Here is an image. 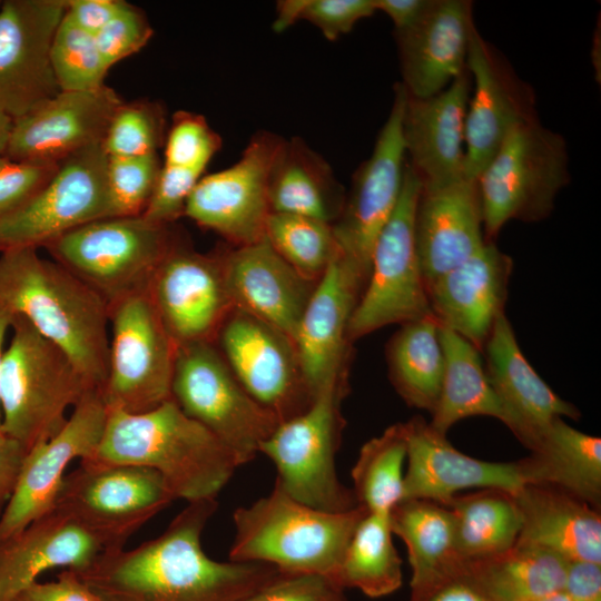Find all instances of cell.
<instances>
[{
  "label": "cell",
  "instance_id": "obj_6",
  "mask_svg": "<svg viewBox=\"0 0 601 601\" xmlns=\"http://www.w3.org/2000/svg\"><path fill=\"white\" fill-rule=\"evenodd\" d=\"M568 162L564 138L539 119L514 127L476 179L485 242L511 220L549 217L570 181Z\"/></svg>",
  "mask_w": 601,
  "mask_h": 601
},
{
  "label": "cell",
  "instance_id": "obj_9",
  "mask_svg": "<svg viewBox=\"0 0 601 601\" xmlns=\"http://www.w3.org/2000/svg\"><path fill=\"white\" fill-rule=\"evenodd\" d=\"M171 398L231 450L242 465L255 459L280 423L247 393L213 342L177 347Z\"/></svg>",
  "mask_w": 601,
  "mask_h": 601
},
{
  "label": "cell",
  "instance_id": "obj_26",
  "mask_svg": "<svg viewBox=\"0 0 601 601\" xmlns=\"http://www.w3.org/2000/svg\"><path fill=\"white\" fill-rule=\"evenodd\" d=\"M219 254L234 309L265 322L293 341L318 280L300 275L266 237Z\"/></svg>",
  "mask_w": 601,
  "mask_h": 601
},
{
  "label": "cell",
  "instance_id": "obj_4",
  "mask_svg": "<svg viewBox=\"0 0 601 601\" xmlns=\"http://www.w3.org/2000/svg\"><path fill=\"white\" fill-rule=\"evenodd\" d=\"M368 511L328 512L303 504L274 485L233 514L229 561L258 562L286 573H318L335 581L345 550Z\"/></svg>",
  "mask_w": 601,
  "mask_h": 601
},
{
  "label": "cell",
  "instance_id": "obj_34",
  "mask_svg": "<svg viewBox=\"0 0 601 601\" xmlns=\"http://www.w3.org/2000/svg\"><path fill=\"white\" fill-rule=\"evenodd\" d=\"M272 213L318 219L333 225L346 194L329 165L300 138L285 140L269 177Z\"/></svg>",
  "mask_w": 601,
  "mask_h": 601
},
{
  "label": "cell",
  "instance_id": "obj_56",
  "mask_svg": "<svg viewBox=\"0 0 601 601\" xmlns=\"http://www.w3.org/2000/svg\"><path fill=\"white\" fill-rule=\"evenodd\" d=\"M431 3L432 0H374L376 11L387 14L394 22L395 30H402L415 23Z\"/></svg>",
  "mask_w": 601,
  "mask_h": 601
},
{
  "label": "cell",
  "instance_id": "obj_60",
  "mask_svg": "<svg viewBox=\"0 0 601 601\" xmlns=\"http://www.w3.org/2000/svg\"><path fill=\"white\" fill-rule=\"evenodd\" d=\"M1 3V2H0Z\"/></svg>",
  "mask_w": 601,
  "mask_h": 601
},
{
  "label": "cell",
  "instance_id": "obj_33",
  "mask_svg": "<svg viewBox=\"0 0 601 601\" xmlns=\"http://www.w3.org/2000/svg\"><path fill=\"white\" fill-rule=\"evenodd\" d=\"M522 459L528 484L560 489L600 510L601 440L555 418Z\"/></svg>",
  "mask_w": 601,
  "mask_h": 601
},
{
  "label": "cell",
  "instance_id": "obj_51",
  "mask_svg": "<svg viewBox=\"0 0 601 601\" xmlns=\"http://www.w3.org/2000/svg\"><path fill=\"white\" fill-rule=\"evenodd\" d=\"M14 601H102L71 569L62 570L56 581H36L23 589Z\"/></svg>",
  "mask_w": 601,
  "mask_h": 601
},
{
  "label": "cell",
  "instance_id": "obj_21",
  "mask_svg": "<svg viewBox=\"0 0 601 601\" xmlns=\"http://www.w3.org/2000/svg\"><path fill=\"white\" fill-rule=\"evenodd\" d=\"M147 292L177 346L215 343L234 311L220 254H201L179 242L157 267Z\"/></svg>",
  "mask_w": 601,
  "mask_h": 601
},
{
  "label": "cell",
  "instance_id": "obj_7",
  "mask_svg": "<svg viewBox=\"0 0 601 601\" xmlns=\"http://www.w3.org/2000/svg\"><path fill=\"white\" fill-rule=\"evenodd\" d=\"M176 242L170 226L140 215L87 223L43 248L109 305L147 289Z\"/></svg>",
  "mask_w": 601,
  "mask_h": 601
},
{
  "label": "cell",
  "instance_id": "obj_32",
  "mask_svg": "<svg viewBox=\"0 0 601 601\" xmlns=\"http://www.w3.org/2000/svg\"><path fill=\"white\" fill-rule=\"evenodd\" d=\"M393 534L407 549L412 568L410 601H420L442 582L462 574L452 511L428 500H403L390 513Z\"/></svg>",
  "mask_w": 601,
  "mask_h": 601
},
{
  "label": "cell",
  "instance_id": "obj_37",
  "mask_svg": "<svg viewBox=\"0 0 601 601\" xmlns=\"http://www.w3.org/2000/svg\"><path fill=\"white\" fill-rule=\"evenodd\" d=\"M388 376L411 407L433 412L441 392L444 353L434 317L402 324L386 346Z\"/></svg>",
  "mask_w": 601,
  "mask_h": 601
},
{
  "label": "cell",
  "instance_id": "obj_42",
  "mask_svg": "<svg viewBox=\"0 0 601 601\" xmlns=\"http://www.w3.org/2000/svg\"><path fill=\"white\" fill-rule=\"evenodd\" d=\"M51 65L60 91H85L105 86L108 72L95 36L65 16L51 46Z\"/></svg>",
  "mask_w": 601,
  "mask_h": 601
},
{
  "label": "cell",
  "instance_id": "obj_8",
  "mask_svg": "<svg viewBox=\"0 0 601 601\" xmlns=\"http://www.w3.org/2000/svg\"><path fill=\"white\" fill-rule=\"evenodd\" d=\"M347 384L322 390L303 413L283 421L259 446L277 470L274 483L308 506L345 512L359 505L337 476L335 457L345 422L341 413Z\"/></svg>",
  "mask_w": 601,
  "mask_h": 601
},
{
  "label": "cell",
  "instance_id": "obj_2",
  "mask_svg": "<svg viewBox=\"0 0 601 601\" xmlns=\"http://www.w3.org/2000/svg\"><path fill=\"white\" fill-rule=\"evenodd\" d=\"M0 305L58 346L96 390L108 376V304L63 266L20 247L1 252Z\"/></svg>",
  "mask_w": 601,
  "mask_h": 601
},
{
  "label": "cell",
  "instance_id": "obj_36",
  "mask_svg": "<svg viewBox=\"0 0 601 601\" xmlns=\"http://www.w3.org/2000/svg\"><path fill=\"white\" fill-rule=\"evenodd\" d=\"M566 563L546 550L515 544L501 554L465 561L464 574L491 601H532L563 590Z\"/></svg>",
  "mask_w": 601,
  "mask_h": 601
},
{
  "label": "cell",
  "instance_id": "obj_50",
  "mask_svg": "<svg viewBox=\"0 0 601 601\" xmlns=\"http://www.w3.org/2000/svg\"><path fill=\"white\" fill-rule=\"evenodd\" d=\"M59 165L18 161L0 155V217L35 196L53 177Z\"/></svg>",
  "mask_w": 601,
  "mask_h": 601
},
{
  "label": "cell",
  "instance_id": "obj_59",
  "mask_svg": "<svg viewBox=\"0 0 601 601\" xmlns=\"http://www.w3.org/2000/svg\"><path fill=\"white\" fill-rule=\"evenodd\" d=\"M532 601H573L563 590L558 591L542 598L532 600Z\"/></svg>",
  "mask_w": 601,
  "mask_h": 601
},
{
  "label": "cell",
  "instance_id": "obj_3",
  "mask_svg": "<svg viewBox=\"0 0 601 601\" xmlns=\"http://www.w3.org/2000/svg\"><path fill=\"white\" fill-rule=\"evenodd\" d=\"M85 460L151 469L175 500L187 503L217 497L242 466L231 450L173 398L142 413L108 408L101 440Z\"/></svg>",
  "mask_w": 601,
  "mask_h": 601
},
{
  "label": "cell",
  "instance_id": "obj_53",
  "mask_svg": "<svg viewBox=\"0 0 601 601\" xmlns=\"http://www.w3.org/2000/svg\"><path fill=\"white\" fill-rule=\"evenodd\" d=\"M563 591L573 601H601V563L568 562Z\"/></svg>",
  "mask_w": 601,
  "mask_h": 601
},
{
  "label": "cell",
  "instance_id": "obj_48",
  "mask_svg": "<svg viewBox=\"0 0 601 601\" xmlns=\"http://www.w3.org/2000/svg\"><path fill=\"white\" fill-rule=\"evenodd\" d=\"M203 173L199 169L162 165L141 216L152 223L170 226L184 216L186 203Z\"/></svg>",
  "mask_w": 601,
  "mask_h": 601
},
{
  "label": "cell",
  "instance_id": "obj_47",
  "mask_svg": "<svg viewBox=\"0 0 601 601\" xmlns=\"http://www.w3.org/2000/svg\"><path fill=\"white\" fill-rule=\"evenodd\" d=\"M243 601H348L345 589L318 573L278 572Z\"/></svg>",
  "mask_w": 601,
  "mask_h": 601
},
{
  "label": "cell",
  "instance_id": "obj_43",
  "mask_svg": "<svg viewBox=\"0 0 601 601\" xmlns=\"http://www.w3.org/2000/svg\"><path fill=\"white\" fill-rule=\"evenodd\" d=\"M160 169L157 152L140 157H108L106 181L110 217L142 215Z\"/></svg>",
  "mask_w": 601,
  "mask_h": 601
},
{
  "label": "cell",
  "instance_id": "obj_27",
  "mask_svg": "<svg viewBox=\"0 0 601 601\" xmlns=\"http://www.w3.org/2000/svg\"><path fill=\"white\" fill-rule=\"evenodd\" d=\"M474 28L471 1L432 0L415 23L395 30L401 83L408 96L437 95L466 69Z\"/></svg>",
  "mask_w": 601,
  "mask_h": 601
},
{
  "label": "cell",
  "instance_id": "obj_44",
  "mask_svg": "<svg viewBox=\"0 0 601 601\" xmlns=\"http://www.w3.org/2000/svg\"><path fill=\"white\" fill-rule=\"evenodd\" d=\"M162 136V116L156 105L124 104L114 115L102 148L108 157H140L157 152Z\"/></svg>",
  "mask_w": 601,
  "mask_h": 601
},
{
  "label": "cell",
  "instance_id": "obj_35",
  "mask_svg": "<svg viewBox=\"0 0 601 601\" xmlns=\"http://www.w3.org/2000/svg\"><path fill=\"white\" fill-rule=\"evenodd\" d=\"M440 339L444 373L440 396L428 422L431 427L446 435L459 421L472 416L494 417L509 427V414L489 381L481 351L441 325Z\"/></svg>",
  "mask_w": 601,
  "mask_h": 601
},
{
  "label": "cell",
  "instance_id": "obj_15",
  "mask_svg": "<svg viewBox=\"0 0 601 601\" xmlns=\"http://www.w3.org/2000/svg\"><path fill=\"white\" fill-rule=\"evenodd\" d=\"M283 142V138L272 132H258L238 161L199 179L184 216L219 234L234 247L263 239L272 214L270 171Z\"/></svg>",
  "mask_w": 601,
  "mask_h": 601
},
{
  "label": "cell",
  "instance_id": "obj_12",
  "mask_svg": "<svg viewBox=\"0 0 601 601\" xmlns=\"http://www.w3.org/2000/svg\"><path fill=\"white\" fill-rule=\"evenodd\" d=\"M174 500L161 475L151 469L81 460L65 476L53 509L77 520L111 551L122 549Z\"/></svg>",
  "mask_w": 601,
  "mask_h": 601
},
{
  "label": "cell",
  "instance_id": "obj_58",
  "mask_svg": "<svg viewBox=\"0 0 601 601\" xmlns=\"http://www.w3.org/2000/svg\"><path fill=\"white\" fill-rule=\"evenodd\" d=\"M13 119L0 109V155H4L9 146Z\"/></svg>",
  "mask_w": 601,
  "mask_h": 601
},
{
  "label": "cell",
  "instance_id": "obj_31",
  "mask_svg": "<svg viewBox=\"0 0 601 601\" xmlns=\"http://www.w3.org/2000/svg\"><path fill=\"white\" fill-rule=\"evenodd\" d=\"M521 531L516 544L552 552L565 561L601 563V514L553 486L526 484L514 494Z\"/></svg>",
  "mask_w": 601,
  "mask_h": 601
},
{
  "label": "cell",
  "instance_id": "obj_20",
  "mask_svg": "<svg viewBox=\"0 0 601 601\" xmlns=\"http://www.w3.org/2000/svg\"><path fill=\"white\" fill-rule=\"evenodd\" d=\"M466 68L473 81L464 131V176L476 180L510 131L538 119L535 93L508 60L472 31Z\"/></svg>",
  "mask_w": 601,
  "mask_h": 601
},
{
  "label": "cell",
  "instance_id": "obj_13",
  "mask_svg": "<svg viewBox=\"0 0 601 601\" xmlns=\"http://www.w3.org/2000/svg\"><path fill=\"white\" fill-rule=\"evenodd\" d=\"M102 144L60 162L56 174L35 196L0 217V252L45 247L87 223L110 217Z\"/></svg>",
  "mask_w": 601,
  "mask_h": 601
},
{
  "label": "cell",
  "instance_id": "obj_25",
  "mask_svg": "<svg viewBox=\"0 0 601 601\" xmlns=\"http://www.w3.org/2000/svg\"><path fill=\"white\" fill-rule=\"evenodd\" d=\"M512 258L492 242L426 286L436 322L479 351L496 319L504 314Z\"/></svg>",
  "mask_w": 601,
  "mask_h": 601
},
{
  "label": "cell",
  "instance_id": "obj_1",
  "mask_svg": "<svg viewBox=\"0 0 601 601\" xmlns=\"http://www.w3.org/2000/svg\"><path fill=\"white\" fill-rule=\"evenodd\" d=\"M217 508L216 497L188 502L157 538L104 552L76 573L102 601H243L279 571L205 553L201 534Z\"/></svg>",
  "mask_w": 601,
  "mask_h": 601
},
{
  "label": "cell",
  "instance_id": "obj_55",
  "mask_svg": "<svg viewBox=\"0 0 601 601\" xmlns=\"http://www.w3.org/2000/svg\"><path fill=\"white\" fill-rule=\"evenodd\" d=\"M420 601H491L489 597L464 574L453 577L433 588Z\"/></svg>",
  "mask_w": 601,
  "mask_h": 601
},
{
  "label": "cell",
  "instance_id": "obj_18",
  "mask_svg": "<svg viewBox=\"0 0 601 601\" xmlns=\"http://www.w3.org/2000/svg\"><path fill=\"white\" fill-rule=\"evenodd\" d=\"M107 414L102 392L91 390L52 437L27 452L0 515V540L20 532L53 509L67 466L76 459L85 460L95 453Z\"/></svg>",
  "mask_w": 601,
  "mask_h": 601
},
{
  "label": "cell",
  "instance_id": "obj_29",
  "mask_svg": "<svg viewBox=\"0 0 601 601\" xmlns=\"http://www.w3.org/2000/svg\"><path fill=\"white\" fill-rule=\"evenodd\" d=\"M414 233L425 286L477 252L485 239L476 180L421 188Z\"/></svg>",
  "mask_w": 601,
  "mask_h": 601
},
{
  "label": "cell",
  "instance_id": "obj_11",
  "mask_svg": "<svg viewBox=\"0 0 601 601\" xmlns=\"http://www.w3.org/2000/svg\"><path fill=\"white\" fill-rule=\"evenodd\" d=\"M108 376L102 396L108 408L142 413L171 398L177 344L147 292L108 305Z\"/></svg>",
  "mask_w": 601,
  "mask_h": 601
},
{
  "label": "cell",
  "instance_id": "obj_38",
  "mask_svg": "<svg viewBox=\"0 0 601 601\" xmlns=\"http://www.w3.org/2000/svg\"><path fill=\"white\" fill-rule=\"evenodd\" d=\"M445 506L452 511L456 549L464 562L501 554L516 544L522 520L514 494L481 489L455 495Z\"/></svg>",
  "mask_w": 601,
  "mask_h": 601
},
{
  "label": "cell",
  "instance_id": "obj_23",
  "mask_svg": "<svg viewBox=\"0 0 601 601\" xmlns=\"http://www.w3.org/2000/svg\"><path fill=\"white\" fill-rule=\"evenodd\" d=\"M405 428L407 470L403 500H428L445 506L465 489H499L515 494L528 484L521 460L490 462L469 456L422 416L405 422Z\"/></svg>",
  "mask_w": 601,
  "mask_h": 601
},
{
  "label": "cell",
  "instance_id": "obj_19",
  "mask_svg": "<svg viewBox=\"0 0 601 601\" xmlns=\"http://www.w3.org/2000/svg\"><path fill=\"white\" fill-rule=\"evenodd\" d=\"M365 285V276L336 246L293 338L304 378L314 398L328 385L347 384L352 343L348 325Z\"/></svg>",
  "mask_w": 601,
  "mask_h": 601
},
{
  "label": "cell",
  "instance_id": "obj_22",
  "mask_svg": "<svg viewBox=\"0 0 601 601\" xmlns=\"http://www.w3.org/2000/svg\"><path fill=\"white\" fill-rule=\"evenodd\" d=\"M122 105L106 85L85 91H60L13 120L6 156L18 161L60 164L104 141L108 126Z\"/></svg>",
  "mask_w": 601,
  "mask_h": 601
},
{
  "label": "cell",
  "instance_id": "obj_41",
  "mask_svg": "<svg viewBox=\"0 0 601 601\" xmlns=\"http://www.w3.org/2000/svg\"><path fill=\"white\" fill-rule=\"evenodd\" d=\"M265 237L294 269L317 282L336 252L332 225L318 219L272 213Z\"/></svg>",
  "mask_w": 601,
  "mask_h": 601
},
{
  "label": "cell",
  "instance_id": "obj_10",
  "mask_svg": "<svg viewBox=\"0 0 601 601\" xmlns=\"http://www.w3.org/2000/svg\"><path fill=\"white\" fill-rule=\"evenodd\" d=\"M421 188L406 161L398 203L374 243L370 275L349 321L351 342L391 324L433 317L414 233Z\"/></svg>",
  "mask_w": 601,
  "mask_h": 601
},
{
  "label": "cell",
  "instance_id": "obj_45",
  "mask_svg": "<svg viewBox=\"0 0 601 601\" xmlns=\"http://www.w3.org/2000/svg\"><path fill=\"white\" fill-rule=\"evenodd\" d=\"M375 12L374 0H284L277 4L274 29L283 31L302 19L334 41Z\"/></svg>",
  "mask_w": 601,
  "mask_h": 601
},
{
  "label": "cell",
  "instance_id": "obj_39",
  "mask_svg": "<svg viewBox=\"0 0 601 601\" xmlns=\"http://www.w3.org/2000/svg\"><path fill=\"white\" fill-rule=\"evenodd\" d=\"M390 515L367 512L345 550L335 581L368 598H382L403 584L402 560L393 542Z\"/></svg>",
  "mask_w": 601,
  "mask_h": 601
},
{
  "label": "cell",
  "instance_id": "obj_52",
  "mask_svg": "<svg viewBox=\"0 0 601 601\" xmlns=\"http://www.w3.org/2000/svg\"><path fill=\"white\" fill-rule=\"evenodd\" d=\"M128 4L121 0H68L65 17L78 28L96 36Z\"/></svg>",
  "mask_w": 601,
  "mask_h": 601
},
{
  "label": "cell",
  "instance_id": "obj_17",
  "mask_svg": "<svg viewBox=\"0 0 601 601\" xmlns=\"http://www.w3.org/2000/svg\"><path fill=\"white\" fill-rule=\"evenodd\" d=\"M66 0H7L0 4V109L13 120L60 92L51 46Z\"/></svg>",
  "mask_w": 601,
  "mask_h": 601
},
{
  "label": "cell",
  "instance_id": "obj_16",
  "mask_svg": "<svg viewBox=\"0 0 601 601\" xmlns=\"http://www.w3.org/2000/svg\"><path fill=\"white\" fill-rule=\"evenodd\" d=\"M215 344L247 393L280 422L303 413L313 403L294 343L280 331L234 309Z\"/></svg>",
  "mask_w": 601,
  "mask_h": 601
},
{
  "label": "cell",
  "instance_id": "obj_46",
  "mask_svg": "<svg viewBox=\"0 0 601 601\" xmlns=\"http://www.w3.org/2000/svg\"><path fill=\"white\" fill-rule=\"evenodd\" d=\"M220 145V137L203 116L179 111L167 136L164 165L204 171Z\"/></svg>",
  "mask_w": 601,
  "mask_h": 601
},
{
  "label": "cell",
  "instance_id": "obj_28",
  "mask_svg": "<svg viewBox=\"0 0 601 601\" xmlns=\"http://www.w3.org/2000/svg\"><path fill=\"white\" fill-rule=\"evenodd\" d=\"M483 349L489 381L510 417L509 428L526 449L555 418H580V411L555 394L530 365L505 313L494 323Z\"/></svg>",
  "mask_w": 601,
  "mask_h": 601
},
{
  "label": "cell",
  "instance_id": "obj_5",
  "mask_svg": "<svg viewBox=\"0 0 601 601\" xmlns=\"http://www.w3.org/2000/svg\"><path fill=\"white\" fill-rule=\"evenodd\" d=\"M11 328L0 374L1 428L28 452L52 437L67 410L96 388L28 321L13 316Z\"/></svg>",
  "mask_w": 601,
  "mask_h": 601
},
{
  "label": "cell",
  "instance_id": "obj_24",
  "mask_svg": "<svg viewBox=\"0 0 601 601\" xmlns=\"http://www.w3.org/2000/svg\"><path fill=\"white\" fill-rule=\"evenodd\" d=\"M467 68L449 87L428 98L407 95L402 135L408 165L422 189H434L464 176L465 117L471 92Z\"/></svg>",
  "mask_w": 601,
  "mask_h": 601
},
{
  "label": "cell",
  "instance_id": "obj_14",
  "mask_svg": "<svg viewBox=\"0 0 601 601\" xmlns=\"http://www.w3.org/2000/svg\"><path fill=\"white\" fill-rule=\"evenodd\" d=\"M405 99L404 86L396 83L390 115L373 151L354 174L342 213L332 225L338 250L361 270L366 282L374 243L402 191L406 164L402 135Z\"/></svg>",
  "mask_w": 601,
  "mask_h": 601
},
{
  "label": "cell",
  "instance_id": "obj_49",
  "mask_svg": "<svg viewBox=\"0 0 601 601\" xmlns=\"http://www.w3.org/2000/svg\"><path fill=\"white\" fill-rule=\"evenodd\" d=\"M152 33L154 30L146 16L128 4L95 36V40L106 66L110 69L118 61L145 47Z\"/></svg>",
  "mask_w": 601,
  "mask_h": 601
},
{
  "label": "cell",
  "instance_id": "obj_54",
  "mask_svg": "<svg viewBox=\"0 0 601 601\" xmlns=\"http://www.w3.org/2000/svg\"><path fill=\"white\" fill-rule=\"evenodd\" d=\"M26 454L24 447L0 426V506L12 493Z\"/></svg>",
  "mask_w": 601,
  "mask_h": 601
},
{
  "label": "cell",
  "instance_id": "obj_57",
  "mask_svg": "<svg viewBox=\"0 0 601 601\" xmlns=\"http://www.w3.org/2000/svg\"><path fill=\"white\" fill-rule=\"evenodd\" d=\"M12 318H13L12 314L0 305V374H1L3 354L6 349L4 347L6 336L9 328H11ZM0 426H1V408H0Z\"/></svg>",
  "mask_w": 601,
  "mask_h": 601
},
{
  "label": "cell",
  "instance_id": "obj_30",
  "mask_svg": "<svg viewBox=\"0 0 601 601\" xmlns=\"http://www.w3.org/2000/svg\"><path fill=\"white\" fill-rule=\"evenodd\" d=\"M104 552L107 550L96 534L52 509L20 532L0 540V601H14L45 571H81Z\"/></svg>",
  "mask_w": 601,
  "mask_h": 601
},
{
  "label": "cell",
  "instance_id": "obj_40",
  "mask_svg": "<svg viewBox=\"0 0 601 601\" xmlns=\"http://www.w3.org/2000/svg\"><path fill=\"white\" fill-rule=\"evenodd\" d=\"M407 455L405 423L386 427L365 442L352 469L353 493L371 513L390 515L403 500V466Z\"/></svg>",
  "mask_w": 601,
  "mask_h": 601
}]
</instances>
